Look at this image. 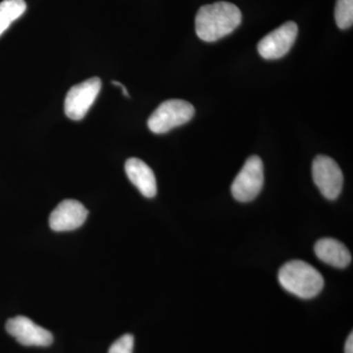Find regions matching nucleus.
I'll return each mask as SVG.
<instances>
[{
	"instance_id": "1a4fd4ad",
	"label": "nucleus",
	"mask_w": 353,
	"mask_h": 353,
	"mask_svg": "<svg viewBox=\"0 0 353 353\" xmlns=\"http://www.w3.org/2000/svg\"><path fill=\"white\" fill-rule=\"evenodd\" d=\"M88 215V209L80 201L66 199L51 212L50 226L55 232L73 231L82 226Z\"/></svg>"
},
{
	"instance_id": "6e6552de",
	"label": "nucleus",
	"mask_w": 353,
	"mask_h": 353,
	"mask_svg": "<svg viewBox=\"0 0 353 353\" xmlns=\"http://www.w3.org/2000/svg\"><path fill=\"white\" fill-rule=\"evenodd\" d=\"M6 331L25 347H50L53 343V336L50 331L25 316L9 319L6 323Z\"/></svg>"
},
{
	"instance_id": "ddd939ff",
	"label": "nucleus",
	"mask_w": 353,
	"mask_h": 353,
	"mask_svg": "<svg viewBox=\"0 0 353 353\" xmlns=\"http://www.w3.org/2000/svg\"><path fill=\"white\" fill-rule=\"evenodd\" d=\"M334 19L341 30L350 29L353 24V0H336Z\"/></svg>"
},
{
	"instance_id": "20e7f679",
	"label": "nucleus",
	"mask_w": 353,
	"mask_h": 353,
	"mask_svg": "<svg viewBox=\"0 0 353 353\" xmlns=\"http://www.w3.org/2000/svg\"><path fill=\"white\" fill-rule=\"evenodd\" d=\"M263 185V162L257 155H252L246 160L240 173L232 183V194L236 201H252L259 196Z\"/></svg>"
},
{
	"instance_id": "423d86ee",
	"label": "nucleus",
	"mask_w": 353,
	"mask_h": 353,
	"mask_svg": "<svg viewBox=\"0 0 353 353\" xmlns=\"http://www.w3.org/2000/svg\"><path fill=\"white\" fill-rule=\"evenodd\" d=\"M312 176L323 196L334 201L343 190V175L340 166L326 155H318L312 164Z\"/></svg>"
},
{
	"instance_id": "9d476101",
	"label": "nucleus",
	"mask_w": 353,
	"mask_h": 353,
	"mask_svg": "<svg viewBox=\"0 0 353 353\" xmlns=\"http://www.w3.org/2000/svg\"><path fill=\"white\" fill-rule=\"evenodd\" d=\"M125 171L132 185L143 196L152 199L157 194V178L150 166L139 158L127 160Z\"/></svg>"
},
{
	"instance_id": "f03ea898",
	"label": "nucleus",
	"mask_w": 353,
	"mask_h": 353,
	"mask_svg": "<svg viewBox=\"0 0 353 353\" xmlns=\"http://www.w3.org/2000/svg\"><path fill=\"white\" fill-rule=\"evenodd\" d=\"M278 279L287 292L303 299L317 296L324 288L321 273L301 260H292L283 265Z\"/></svg>"
},
{
	"instance_id": "f257e3e1",
	"label": "nucleus",
	"mask_w": 353,
	"mask_h": 353,
	"mask_svg": "<svg viewBox=\"0 0 353 353\" xmlns=\"http://www.w3.org/2000/svg\"><path fill=\"white\" fill-rule=\"evenodd\" d=\"M241 12L231 2L219 1L199 8L196 16L197 37L213 43L232 34L241 25Z\"/></svg>"
},
{
	"instance_id": "0eeeda50",
	"label": "nucleus",
	"mask_w": 353,
	"mask_h": 353,
	"mask_svg": "<svg viewBox=\"0 0 353 353\" xmlns=\"http://www.w3.org/2000/svg\"><path fill=\"white\" fill-rule=\"evenodd\" d=\"M299 34V27L294 22L285 23L265 36L257 46L259 54L264 59L275 60L284 57L292 48Z\"/></svg>"
},
{
	"instance_id": "2eb2a0df",
	"label": "nucleus",
	"mask_w": 353,
	"mask_h": 353,
	"mask_svg": "<svg viewBox=\"0 0 353 353\" xmlns=\"http://www.w3.org/2000/svg\"><path fill=\"white\" fill-rule=\"evenodd\" d=\"M345 353H353V334L352 333H350V336H348L347 343H345Z\"/></svg>"
},
{
	"instance_id": "7ed1b4c3",
	"label": "nucleus",
	"mask_w": 353,
	"mask_h": 353,
	"mask_svg": "<svg viewBox=\"0 0 353 353\" xmlns=\"http://www.w3.org/2000/svg\"><path fill=\"white\" fill-rule=\"evenodd\" d=\"M196 109L183 99H169L162 102L148 118V126L154 134H165L174 128L187 124L194 118Z\"/></svg>"
},
{
	"instance_id": "4468645a",
	"label": "nucleus",
	"mask_w": 353,
	"mask_h": 353,
	"mask_svg": "<svg viewBox=\"0 0 353 353\" xmlns=\"http://www.w3.org/2000/svg\"><path fill=\"white\" fill-rule=\"evenodd\" d=\"M134 343V336L132 334H124L111 345L108 353H132Z\"/></svg>"
},
{
	"instance_id": "39448f33",
	"label": "nucleus",
	"mask_w": 353,
	"mask_h": 353,
	"mask_svg": "<svg viewBox=\"0 0 353 353\" xmlns=\"http://www.w3.org/2000/svg\"><path fill=\"white\" fill-rule=\"evenodd\" d=\"M101 90V81L97 77L70 88L64 102L67 117L74 121L82 120L99 97Z\"/></svg>"
},
{
	"instance_id": "f8f14e48",
	"label": "nucleus",
	"mask_w": 353,
	"mask_h": 353,
	"mask_svg": "<svg viewBox=\"0 0 353 353\" xmlns=\"http://www.w3.org/2000/svg\"><path fill=\"white\" fill-rule=\"evenodd\" d=\"M26 10L27 4L24 0H3L0 2V36L14 21L19 19Z\"/></svg>"
},
{
	"instance_id": "9b49d317",
	"label": "nucleus",
	"mask_w": 353,
	"mask_h": 353,
	"mask_svg": "<svg viewBox=\"0 0 353 353\" xmlns=\"http://www.w3.org/2000/svg\"><path fill=\"white\" fill-rule=\"evenodd\" d=\"M316 256L325 263L336 267L345 268L352 263V254L347 246L334 239L326 238L315 243Z\"/></svg>"
}]
</instances>
